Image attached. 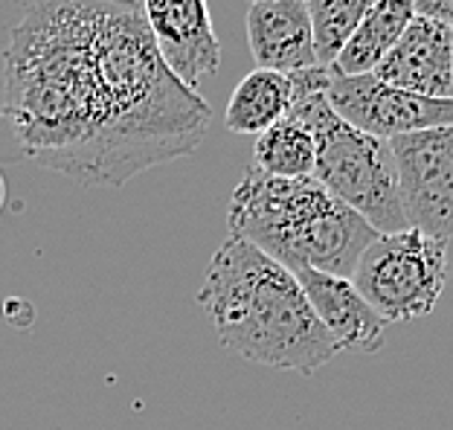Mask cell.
I'll return each mask as SVG.
<instances>
[{"label": "cell", "instance_id": "6da1fadb", "mask_svg": "<svg viewBox=\"0 0 453 430\" xmlns=\"http://www.w3.org/2000/svg\"><path fill=\"white\" fill-rule=\"evenodd\" d=\"M20 151L85 187L192 155L212 108L163 61L134 0H33L4 53Z\"/></svg>", "mask_w": 453, "mask_h": 430}, {"label": "cell", "instance_id": "7a4b0ae2", "mask_svg": "<svg viewBox=\"0 0 453 430\" xmlns=\"http://www.w3.org/2000/svg\"><path fill=\"white\" fill-rule=\"evenodd\" d=\"M198 305L224 349L250 364L314 375L340 355L296 273L239 235L212 253Z\"/></svg>", "mask_w": 453, "mask_h": 430}, {"label": "cell", "instance_id": "3957f363", "mask_svg": "<svg viewBox=\"0 0 453 430\" xmlns=\"http://www.w3.org/2000/svg\"><path fill=\"white\" fill-rule=\"evenodd\" d=\"M230 235L250 242L288 271H323L352 280L378 230L337 201L317 178H271L253 163L233 189Z\"/></svg>", "mask_w": 453, "mask_h": 430}, {"label": "cell", "instance_id": "277c9868", "mask_svg": "<svg viewBox=\"0 0 453 430\" xmlns=\"http://www.w3.org/2000/svg\"><path fill=\"white\" fill-rule=\"evenodd\" d=\"M291 76V111L288 117L303 122L317 142L314 178L355 210L378 233L410 230L401 201L398 163L387 140L364 134L334 114L328 102L332 67H308Z\"/></svg>", "mask_w": 453, "mask_h": 430}, {"label": "cell", "instance_id": "5b68a950", "mask_svg": "<svg viewBox=\"0 0 453 430\" xmlns=\"http://www.w3.org/2000/svg\"><path fill=\"white\" fill-rule=\"evenodd\" d=\"M352 285L387 323L427 317L448 285V242L413 227L380 233L360 253Z\"/></svg>", "mask_w": 453, "mask_h": 430}, {"label": "cell", "instance_id": "8992f818", "mask_svg": "<svg viewBox=\"0 0 453 430\" xmlns=\"http://www.w3.org/2000/svg\"><path fill=\"white\" fill-rule=\"evenodd\" d=\"M407 224L434 239H453V126L389 140Z\"/></svg>", "mask_w": 453, "mask_h": 430}, {"label": "cell", "instance_id": "52a82bcc", "mask_svg": "<svg viewBox=\"0 0 453 430\" xmlns=\"http://www.w3.org/2000/svg\"><path fill=\"white\" fill-rule=\"evenodd\" d=\"M328 102L334 114L364 134L395 140L416 131L453 126V99H430L380 81L375 73L337 76L332 70Z\"/></svg>", "mask_w": 453, "mask_h": 430}, {"label": "cell", "instance_id": "ba28073f", "mask_svg": "<svg viewBox=\"0 0 453 430\" xmlns=\"http://www.w3.org/2000/svg\"><path fill=\"white\" fill-rule=\"evenodd\" d=\"M142 15L163 61L183 85L198 90L221 65V41L215 35L207 0H142Z\"/></svg>", "mask_w": 453, "mask_h": 430}, {"label": "cell", "instance_id": "9c48e42d", "mask_svg": "<svg viewBox=\"0 0 453 430\" xmlns=\"http://www.w3.org/2000/svg\"><path fill=\"white\" fill-rule=\"evenodd\" d=\"M375 76L418 96L453 99V29L416 15Z\"/></svg>", "mask_w": 453, "mask_h": 430}, {"label": "cell", "instance_id": "30bf717a", "mask_svg": "<svg viewBox=\"0 0 453 430\" xmlns=\"http://www.w3.org/2000/svg\"><path fill=\"white\" fill-rule=\"evenodd\" d=\"M296 282L311 303L317 320L332 334L340 352L355 355H375L387 343V320L369 305L352 280L323 271H294Z\"/></svg>", "mask_w": 453, "mask_h": 430}, {"label": "cell", "instance_id": "8fae6325", "mask_svg": "<svg viewBox=\"0 0 453 430\" xmlns=\"http://www.w3.org/2000/svg\"><path fill=\"white\" fill-rule=\"evenodd\" d=\"M247 44L259 70L296 73L317 67L314 29L305 0H267L247 9Z\"/></svg>", "mask_w": 453, "mask_h": 430}, {"label": "cell", "instance_id": "7c38bea8", "mask_svg": "<svg viewBox=\"0 0 453 430\" xmlns=\"http://www.w3.org/2000/svg\"><path fill=\"white\" fill-rule=\"evenodd\" d=\"M413 18H416L413 0H378L372 6V12L357 27V33L349 38V44L343 50H340L332 70L337 76L375 73V67L389 56V50L398 44V38L413 24Z\"/></svg>", "mask_w": 453, "mask_h": 430}, {"label": "cell", "instance_id": "4fadbf2b", "mask_svg": "<svg viewBox=\"0 0 453 430\" xmlns=\"http://www.w3.org/2000/svg\"><path fill=\"white\" fill-rule=\"evenodd\" d=\"M291 76L276 73V70H250L239 85H235L230 102H226L224 126L233 134H256L276 126L291 111Z\"/></svg>", "mask_w": 453, "mask_h": 430}, {"label": "cell", "instance_id": "5bb4252c", "mask_svg": "<svg viewBox=\"0 0 453 430\" xmlns=\"http://www.w3.org/2000/svg\"><path fill=\"white\" fill-rule=\"evenodd\" d=\"M253 166L271 178H314L317 142L303 122L291 117L262 131L253 146Z\"/></svg>", "mask_w": 453, "mask_h": 430}, {"label": "cell", "instance_id": "9a60e30c", "mask_svg": "<svg viewBox=\"0 0 453 430\" xmlns=\"http://www.w3.org/2000/svg\"><path fill=\"white\" fill-rule=\"evenodd\" d=\"M378 0H305L314 29L317 65L332 67L340 50L357 33L364 18L372 12Z\"/></svg>", "mask_w": 453, "mask_h": 430}, {"label": "cell", "instance_id": "2e32d148", "mask_svg": "<svg viewBox=\"0 0 453 430\" xmlns=\"http://www.w3.org/2000/svg\"><path fill=\"white\" fill-rule=\"evenodd\" d=\"M413 4H416V15L434 18L439 24L453 29V0H413Z\"/></svg>", "mask_w": 453, "mask_h": 430}, {"label": "cell", "instance_id": "e0dca14e", "mask_svg": "<svg viewBox=\"0 0 453 430\" xmlns=\"http://www.w3.org/2000/svg\"><path fill=\"white\" fill-rule=\"evenodd\" d=\"M6 203V183H4V175H0V210H4Z\"/></svg>", "mask_w": 453, "mask_h": 430}, {"label": "cell", "instance_id": "ac0fdd59", "mask_svg": "<svg viewBox=\"0 0 453 430\" xmlns=\"http://www.w3.org/2000/svg\"><path fill=\"white\" fill-rule=\"evenodd\" d=\"M247 4H267V0H247Z\"/></svg>", "mask_w": 453, "mask_h": 430}, {"label": "cell", "instance_id": "d6986e66", "mask_svg": "<svg viewBox=\"0 0 453 430\" xmlns=\"http://www.w3.org/2000/svg\"><path fill=\"white\" fill-rule=\"evenodd\" d=\"M0 119H4V108H0Z\"/></svg>", "mask_w": 453, "mask_h": 430}]
</instances>
